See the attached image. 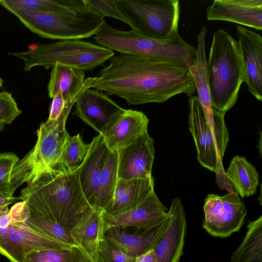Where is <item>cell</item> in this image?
<instances>
[{
    "mask_svg": "<svg viewBox=\"0 0 262 262\" xmlns=\"http://www.w3.org/2000/svg\"><path fill=\"white\" fill-rule=\"evenodd\" d=\"M132 30L149 38L168 40L179 34L178 0H116Z\"/></svg>",
    "mask_w": 262,
    "mask_h": 262,
    "instance_id": "52a82bcc",
    "label": "cell"
},
{
    "mask_svg": "<svg viewBox=\"0 0 262 262\" xmlns=\"http://www.w3.org/2000/svg\"><path fill=\"white\" fill-rule=\"evenodd\" d=\"M0 4L30 31L50 39H81L93 36L105 21L89 9L42 13Z\"/></svg>",
    "mask_w": 262,
    "mask_h": 262,
    "instance_id": "8992f818",
    "label": "cell"
},
{
    "mask_svg": "<svg viewBox=\"0 0 262 262\" xmlns=\"http://www.w3.org/2000/svg\"><path fill=\"white\" fill-rule=\"evenodd\" d=\"M216 183L222 190H225L228 193H235L232 186L228 180L222 164V159L219 158L215 168Z\"/></svg>",
    "mask_w": 262,
    "mask_h": 262,
    "instance_id": "d590c367",
    "label": "cell"
},
{
    "mask_svg": "<svg viewBox=\"0 0 262 262\" xmlns=\"http://www.w3.org/2000/svg\"><path fill=\"white\" fill-rule=\"evenodd\" d=\"M3 80L0 76V89L2 88V86H3Z\"/></svg>",
    "mask_w": 262,
    "mask_h": 262,
    "instance_id": "f35d334b",
    "label": "cell"
},
{
    "mask_svg": "<svg viewBox=\"0 0 262 262\" xmlns=\"http://www.w3.org/2000/svg\"><path fill=\"white\" fill-rule=\"evenodd\" d=\"M26 262H91L77 246L68 249L43 250L28 255Z\"/></svg>",
    "mask_w": 262,
    "mask_h": 262,
    "instance_id": "4dcf8cb0",
    "label": "cell"
},
{
    "mask_svg": "<svg viewBox=\"0 0 262 262\" xmlns=\"http://www.w3.org/2000/svg\"><path fill=\"white\" fill-rule=\"evenodd\" d=\"M154 179H118L113 196L101 211L106 216L126 212L141 204L154 191Z\"/></svg>",
    "mask_w": 262,
    "mask_h": 262,
    "instance_id": "44dd1931",
    "label": "cell"
},
{
    "mask_svg": "<svg viewBox=\"0 0 262 262\" xmlns=\"http://www.w3.org/2000/svg\"><path fill=\"white\" fill-rule=\"evenodd\" d=\"M88 9L98 16L115 18L128 24L119 10L116 0H85Z\"/></svg>",
    "mask_w": 262,
    "mask_h": 262,
    "instance_id": "d6a6232c",
    "label": "cell"
},
{
    "mask_svg": "<svg viewBox=\"0 0 262 262\" xmlns=\"http://www.w3.org/2000/svg\"><path fill=\"white\" fill-rule=\"evenodd\" d=\"M9 54L23 60L26 72L36 66L48 69L56 63L92 71L98 67L104 66L105 61L115 55L112 50L81 39L37 43L28 51Z\"/></svg>",
    "mask_w": 262,
    "mask_h": 262,
    "instance_id": "5b68a950",
    "label": "cell"
},
{
    "mask_svg": "<svg viewBox=\"0 0 262 262\" xmlns=\"http://www.w3.org/2000/svg\"><path fill=\"white\" fill-rule=\"evenodd\" d=\"M21 113L11 94L0 92V132Z\"/></svg>",
    "mask_w": 262,
    "mask_h": 262,
    "instance_id": "836d02e7",
    "label": "cell"
},
{
    "mask_svg": "<svg viewBox=\"0 0 262 262\" xmlns=\"http://www.w3.org/2000/svg\"><path fill=\"white\" fill-rule=\"evenodd\" d=\"M241 244L232 253L231 262H262V215L248 222Z\"/></svg>",
    "mask_w": 262,
    "mask_h": 262,
    "instance_id": "484cf974",
    "label": "cell"
},
{
    "mask_svg": "<svg viewBox=\"0 0 262 262\" xmlns=\"http://www.w3.org/2000/svg\"><path fill=\"white\" fill-rule=\"evenodd\" d=\"M99 262H101V261L99 259Z\"/></svg>",
    "mask_w": 262,
    "mask_h": 262,
    "instance_id": "ab89813d",
    "label": "cell"
},
{
    "mask_svg": "<svg viewBox=\"0 0 262 262\" xmlns=\"http://www.w3.org/2000/svg\"><path fill=\"white\" fill-rule=\"evenodd\" d=\"M101 262H135L136 258L122 252L111 241L103 237L99 244Z\"/></svg>",
    "mask_w": 262,
    "mask_h": 262,
    "instance_id": "e575fe53",
    "label": "cell"
},
{
    "mask_svg": "<svg viewBox=\"0 0 262 262\" xmlns=\"http://www.w3.org/2000/svg\"><path fill=\"white\" fill-rule=\"evenodd\" d=\"M110 151L103 136L99 134L90 143L89 151L79 168V179L82 191L93 208L99 179Z\"/></svg>",
    "mask_w": 262,
    "mask_h": 262,
    "instance_id": "d6986e66",
    "label": "cell"
},
{
    "mask_svg": "<svg viewBox=\"0 0 262 262\" xmlns=\"http://www.w3.org/2000/svg\"><path fill=\"white\" fill-rule=\"evenodd\" d=\"M18 200L17 198L12 199L6 198L0 194V210Z\"/></svg>",
    "mask_w": 262,
    "mask_h": 262,
    "instance_id": "74e56055",
    "label": "cell"
},
{
    "mask_svg": "<svg viewBox=\"0 0 262 262\" xmlns=\"http://www.w3.org/2000/svg\"><path fill=\"white\" fill-rule=\"evenodd\" d=\"M23 219L25 224L32 230L59 242L77 246L70 232L66 228L27 206Z\"/></svg>",
    "mask_w": 262,
    "mask_h": 262,
    "instance_id": "4316f807",
    "label": "cell"
},
{
    "mask_svg": "<svg viewBox=\"0 0 262 262\" xmlns=\"http://www.w3.org/2000/svg\"><path fill=\"white\" fill-rule=\"evenodd\" d=\"M27 209L25 202L14 204L9 210L10 223L0 234V253L11 262H26L32 253L71 248L29 228L23 217Z\"/></svg>",
    "mask_w": 262,
    "mask_h": 262,
    "instance_id": "30bf717a",
    "label": "cell"
},
{
    "mask_svg": "<svg viewBox=\"0 0 262 262\" xmlns=\"http://www.w3.org/2000/svg\"><path fill=\"white\" fill-rule=\"evenodd\" d=\"M189 129L194 139L197 159L204 168L215 172L217 160L223 159L229 140L224 116L212 110L213 121L209 123L197 96L189 99Z\"/></svg>",
    "mask_w": 262,
    "mask_h": 262,
    "instance_id": "9c48e42d",
    "label": "cell"
},
{
    "mask_svg": "<svg viewBox=\"0 0 262 262\" xmlns=\"http://www.w3.org/2000/svg\"><path fill=\"white\" fill-rule=\"evenodd\" d=\"M103 234L102 211L95 209L71 233L77 246L91 262H99V244Z\"/></svg>",
    "mask_w": 262,
    "mask_h": 262,
    "instance_id": "7402d4cb",
    "label": "cell"
},
{
    "mask_svg": "<svg viewBox=\"0 0 262 262\" xmlns=\"http://www.w3.org/2000/svg\"><path fill=\"white\" fill-rule=\"evenodd\" d=\"M66 122L58 119L41 123L35 146L12 170L11 191L13 195L23 183L28 184L58 161L69 135L66 129Z\"/></svg>",
    "mask_w": 262,
    "mask_h": 262,
    "instance_id": "ba28073f",
    "label": "cell"
},
{
    "mask_svg": "<svg viewBox=\"0 0 262 262\" xmlns=\"http://www.w3.org/2000/svg\"><path fill=\"white\" fill-rule=\"evenodd\" d=\"M79 168L61 171L54 167L41 172L23 189L18 200L61 225L71 235L94 209L82 191Z\"/></svg>",
    "mask_w": 262,
    "mask_h": 262,
    "instance_id": "7a4b0ae2",
    "label": "cell"
},
{
    "mask_svg": "<svg viewBox=\"0 0 262 262\" xmlns=\"http://www.w3.org/2000/svg\"><path fill=\"white\" fill-rule=\"evenodd\" d=\"M18 161L19 158L13 152L0 153V194L7 198H14L11 191V175Z\"/></svg>",
    "mask_w": 262,
    "mask_h": 262,
    "instance_id": "1f68e13d",
    "label": "cell"
},
{
    "mask_svg": "<svg viewBox=\"0 0 262 262\" xmlns=\"http://www.w3.org/2000/svg\"><path fill=\"white\" fill-rule=\"evenodd\" d=\"M154 140L146 132L118 152V179L152 180Z\"/></svg>",
    "mask_w": 262,
    "mask_h": 262,
    "instance_id": "5bb4252c",
    "label": "cell"
},
{
    "mask_svg": "<svg viewBox=\"0 0 262 262\" xmlns=\"http://www.w3.org/2000/svg\"><path fill=\"white\" fill-rule=\"evenodd\" d=\"M226 173L234 190L242 198L256 193L259 175L255 167L245 157L238 155L234 156Z\"/></svg>",
    "mask_w": 262,
    "mask_h": 262,
    "instance_id": "d4e9b609",
    "label": "cell"
},
{
    "mask_svg": "<svg viewBox=\"0 0 262 262\" xmlns=\"http://www.w3.org/2000/svg\"><path fill=\"white\" fill-rule=\"evenodd\" d=\"M187 223L184 206L174 198L167 212L164 227L151 250L158 262H179L183 254Z\"/></svg>",
    "mask_w": 262,
    "mask_h": 262,
    "instance_id": "4fadbf2b",
    "label": "cell"
},
{
    "mask_svg": "<svg viewBox=\"0 0 262 262\" xmlns=\"http://www.w3.org/2000/svg\"><path fill=\"white\" fill-rule=\"evenodd\" d=\"M207 30L203 27L197 36L195 59L188 68L197 93V97L205 112L207 121L213 120L212 107L207 81V64L205 52V34Z\"/></svg>",
    "mask_w": 262,
    "mask_h": 262,
    "instance_id": "603a6c76",
    "label": "cell"
},
{
    "mask_svg": "<svg viewBox=\"0 0 262 262\" xmlns=\"http://www.w3.org/2000/svg\"><path fill=\"white\" fill-rule=\"evenodd\" d=\"M149 121L142 112L125 110L102 135L108 149L118 151L147 132Z\"/></svg>",
    "mask_w": 262,
    "mask_h": 262,
    "instance_id": "ffe728a7",
    "label": "cell"
},
{
    "mask_svg": "<svg viewBox=\"0 0 262 262\" xmlns=\"http://www.w3.org/2000/svg\"><path fill=\"white\" fill-rule=\"evenodd\" d=\"M90 147L78 134L68 137L58 161L52 167L61 171H73L79 169Z\"/></svg>",
    "mask_w": 262,
    "mask_h": 262,
    "instance_id": "f1b7e54d",
    "label": "cell"
},
{
    "mask_svg": "<svg viewBox=\"0 0 262 262\" xmlns=\"http://www.w3.org/2000/svg\"><path fill=\"white\" fill-rule=\"evenodd\" d=\"M206 12L208 20L230 21L262 29V0H215Z\"/></svg>",
    "mask_w": 262,
    "mask_h": 262,
    "instance_id": "2e32d148",
    "label": "cell"
},
{
    "mask_svg": "<svg viewBox=\"0 0 262 262\" xmlns=\"http://www.w3.org/2000/svg\"><path fill=\"white\" fill-rule=\"evenodd\" d=\"M167 208L154 190L139 205L123 214L106 216L102 214L104 232L111 227L149 229L158 225L167 216Z\"/></svg>",
    "mask_w": 262,
    "mask_h": 262,
    "instance_id": "e0dca14e",
    "label": "cell"
},
{
    "mask_svg": "<svg viewBox=\"0 0 262 262\" xmlns=\"http://www.w3.org/2000/svg\"><path fill=\"white\" fill-rule=\"evenodd\" d=\"M10 6L42 13L88 9L85 0H2Z\"/></svg>",
    "mask_w": 262,
    "mask_h": 262,
    "instance_id": "f546056e",
    "label": "cell"
},
{
    "mask_svg": "<svg viewBox=\"0 0 262 262\" xmlns=\"http://www.w3.org/2000/svg\"><path fill=\"white\" fill-rule=\"evenodd\" d=\"M92 77L91 89L118 96L128 105L162 103L183 94L195 92L187 68L170 61L120 54Z\"/></svg>",
    "mask_w": 262,
    "mask_h": 262,
    "instance_id": "6da1fadb",
    "label": "cell"
},
{
    "mask_svg": "<svg viewBox=\"0 0 262 262\" xmlns=\"http://www.w3.org/2000/svg\"><path fill=\"white\" fill-rule=\"evenodd\" d=\"M135 262H158L153 250L136 258Z\"/></svg>",
    "mask_w": 262,
    "mask_h": 262,
    "instance_id": "8d00e7d4",
    "label": "cell"
},
{
    "mask_svg": "<svg viewBox=\"0 0 262 262\" xmlns=\"http://www.w3.org/2000/svg\"><path fill=\"white\" fill-rule=\"evenodd\" d=\"M85 71L56 63L50 73L47 85L48 96L53 99L60 94L64 99L76 94L84 85Z\"/></svg>",
    "mask_w": 262,
    "mask_h": 262,
    "instance_id": "cb8c5ba5",
    "label": "cell"
},
{
    "mask_svg": "<svg viewBox=\"0 0 262 262\" xmlns=\"http://www.w3.org/2000/svg\"><path fill=\"white\" fill-rule=\"evenodd\" d=\"M203 209V227L216 237L227 238L238 232L247 214L246 206L236 192L223 196L210 193L205 199Z\"/></svg>",
    "mask_w": 262,
    "mask_h": 262,
    "instance_id": "8fae6325",
    "label": "cell"
},
{
    "mask_svg": "<svg viewBox=\"0 0 262 262\" xmlns=\"http://www.w3.org/2000/svg\"><path fill=\"white\" fill-rule=\"evenodd\" d=\"M118 158L117 151H110L99 179L95 210L102 211L113 196L118 180Z\"/></svg>",
    "mask_w": 262,
    "mask_h": 262,
    "instance_id": "83f0119b",
    "label": "cell"
},
{
    "mask_svg": "<svg viewBox=\"0 0 262 262\" xmlns=\"http://www.w3.org/2000/svg\"><path fill=\"white\" fill-rule=\"evenodd\" d=\"M166 218L149 229L111 227L105 230L103 237L123 253L136 258L151 250L164 227Z\"/></svg>",
    "mask_w": 262,
    "mask_h": 262,
    "instance_id": "ac0fdd59",
    "label": "cell"
},
{
    "mask_svg": "<svg viewBox=\"0 0 262 262\" xmlns=\"http://www.w3.org/2000/svg\"><path fill=\"white\" fill-rule=\"evenodd\" d=\"M93 38L97 44L120 54L166 60L188 69L195 59L196 48L179 34L168 40L156 39L133 30L124 31L115 29L105 21Z\"/></svg>",
    "mask_w": 262,
    "mask_h": 262,
    "instance_id": "277c9868",
    "label": "cell"
},
{
    "mask_svg": "<svg viewBox=\"0 0 262 262\" xmlns=\"http://www.w3.org/2000/svg\"><path fill=\"white\" fill-rule=\"evenodd\" d=\"M75 105L73 114L101 134L125 110L102 91L89 88L81 93Z\"/></svg>",
    "mask_w": 262,
    "mask_h": 262,
    "instance_id": "7c38bea8",
    "label": "cell"
},
{
    "mask_svg": "<svg viewBox=\"0 0 262 262\" xmlns=\"http://www.w3.org/2000/svg\"><path fill=\"white\" fill-rule=\"evenodd\" d=\"M206 64L212 107L225 115L236 103L244 80L237 40L223 29L216 30Z\"/></svg>",
    "mask_w": 262,
    "mask_h": 262,
    "instance_id": "3957f363",
    "label": "cell"
},
{
    "mask_svg": "<svg viewBox=\"0 0 262 262\" xmlns=\"http://www.w3.org/2000/svg\"><path fill=\"white\" fill-rule=\"evenodd\" d=\"M244 69V80L249 92L262 100V37L253 30L236 27Z\"/></svg>",
    "mask_w": 262,
    "mask_h": 262,
    "instance_id": "9a60e30c",
    "label": "cell"
}]
</instances>
